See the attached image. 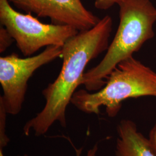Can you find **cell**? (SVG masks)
<instances>
[{
  "mask_svg": "<svg viewBox=\"0 0 156 156\" xmlns=\"http://www.w3.org/2000/svg\"><path fill=\"white\" fill-rule=\"evenodd\" d=\"M112 25L111 17L107 15L94 27L79 31L62 47L60 73L56 80L42 91L45 105L25 124L23 131L26 135L28 136L31 132L36 136L43 135L56 122L62 127H66L67 106L81 84L87 65L108 49Z\"/></svg>",
  "mask_w": 156,
  "mask_h": 156,
  "instance_id": "1",
  "label": "cell"
},
{
  "mask_svg": "<svg viewBox=\"0 0 156 156\" xmlns=\"http://www.w3.org/2000/svg\"><path fill=\"white\" fill-rule=\"evenodd\" d=\"M118 5L120 23L115 36L103 59L84 73L81 80V84L89 92L102 89L117 64L133 57L154 35L156 8L150 0H122Z\"/></svg>",
  "mask_w": 156,
  "mask_h": 156,
  "instance_id": "2",
  "label": "cell"
},
{
  "mask_svg": "<svg viewBox=\"0 0 156 156\" xmlns=\"http://www.w3.org/2000/svg\"><path fill=\"white\" fill-rule=\"evenodd\" d=\"M106 79L104 86L94 93L76 91L71 103L87 114L98 115L101 107L105 106L108 116L114 117L124 101L146 96L156 98V73L133 56L118 64Z\"/></svg>",
  "mask_w": 156,
  "mask_h": 156,
  "instance_id": "3",
  "label": "cell"
},
{
  "mask_svg": "<svg viewBox=\"0 0 156 156\" xmlns=\"http://www.w3.org/2000/svg\"><path fill=\"white\" fill-rule=\"evenodd\" d=\"M0 23L25 57L32 56L44 47H62L68 39L79 32L69 26L41 22L32 13L16 11L8 0H0Z\"/></svg>",
  "mask_w": 156,
  "mask_h": 156,
  "instance_id": "4",
  "label": "cell"
},
{
  "mask_svg": "<svg viewBox=\"0 0 156 156\" xmlns=\"http://www.w3.org/2000/svg\"><path fill=\"white\" fill-rule=\"evenodd\" d=\"M62 47L50 46L35 56L20 58L15 53L0 57V96L8 114L18 115L22 109L28 80L40 67L62 57Z\"/></svg>",
  "mask_w": 156,
  "mask_h": 156,
  "instance_id": "5",
  "label": "cell"
},
{
  "mask_svg": "<svg viewBox=\"0 0 156 156\" xmlns=\"http://www.w3.org/2000/svg\"><path fill=\"white\" fill-rule=\"evenodd\" d=\"M17 9L49 18L51 23L69 26L78 31L94 27L100 19L87 10L82 0H8Z\"/></svg>",
  "mask_w": 156,
  "mask_h": 156,
  "instance_id": "6",
  "label": "cell"
},
{
  "mask_svg": "<svg viewBox=\"0 0 156 156\" xmlns=\"http://www.w3.org/2000/svg\"><path fill=\"white\" fill-rule=\"evenodd\" d=\"M116 156H156L148 138L140 132L133 121L123 119L118 124Z\"/></svg>",
  "mask_w": 156,
  "mask_h": 156,
  "instance_id": "7",
  "label": "cell"
},
{
  "mask_svg": "<svg viewBox=\"0 0 156 156\" xmlns=\"http://www.w3.org/2000/svg\"><path fill=\"white\" fill-rule=\"evenodd\" d=\"M7 115L4 102L0 99V156H4V149L9 142V138L6 134Z\"/></svg>",
  "mask_w": 156,
  "mask_h": 156,
  "instance_id": "8",
  "label": "cell"
},
{
  "mask_svg": "<svg viewBox=\"0 0 156 156\" xmlns=\"http://www.w3.org/2000/svg\"><path fill=\"white\" fill-rule=\"evenodd\" d=\"M15 41L5 27L0 26V53L4 52Z\"/></svg>",
  "mask_w": 156,
  "mask_h": 156,
  "instance_id": "9",
  "label": "cell"
},
{
  "mask_svg": "<svg viewBox=\"0 0 156 156\" xmlns=\"http://www.w3.org/2000/svg\"><path fill=\"white\" fill-rule=\"evenodd\" d=\"M122 0H95V8L99 9L106 10L112 6L118 4Z\"/></svg>",
  "mask_w": 156,
  "mask_h": 156,
  "instance_id": "10",
  "label": "cell"
},
{
  "mask_svg": "<svg viewBox=\"0 0 156 156\" xmlns=\"http://www.w3.org/2000/svg\"><path fill=\"white\" fill-rule=\"evenodd\" d=\"M73 148L75 151V156H82V151H83V148H80V149H76L75 146H73ZM98 150V143L95 144L94 146L88 151L87 154L86 156H97V152ZM24 156H30L27 154H24Z\"/></svg>",
  "mask_w": 156,
  "mask_h": 156,
  "instance_id": "11",
  "label": "cell"
},
{
  "mask_svg": "<svg viewBox=\"0 0 156 156\" xmlns=\"http://www.w3.org/2000/svg\"><path fill=\"white\" fill-rule=\"evenodd\" d=\"M148 140L151 149L156 156V123L151 129Z\"/></svg>",
  "mask_w": 156,
  "mask_h": 156,
  "instance_id": "12",
  "label": "cell"
},
{
  "mask_svg": "<svg viewBox=\"0 0 156 156\" xmlns=\"http://www.w3.org/2000/svg\"></svg>",
  "mask_w": 156,
  "mask_h": 156,
  "instance_id": "13",
  "label": "cell"
}]
</instances>
